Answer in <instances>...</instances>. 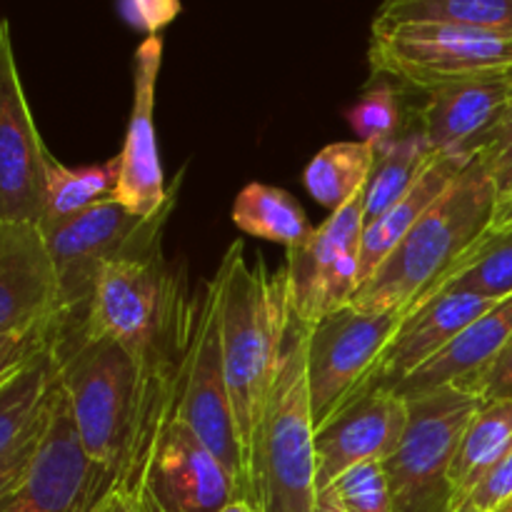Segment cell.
Wrapping results in <instances>:
<instances>
[{
  "label": "cell",
  "mask_w": 512,
  "mask_h": 512,
  "mask_svg": "<svg viewBox=\"0 0 512 512\" xmlns=\"http://www.w3.org/2000/svg\"><path fill=\"white\" fill-rule=\"evenodd\" d=\"M375 150L363 140L325 145L313 155L303 173V183L308 193L323 208L340 210L358 193H363L365 183L373 170Z\"/></svg>",
  "instance_id": "obj_28"
},
{
  "label": "cell",
  "mask_w": 512,
  "mask_h": 512,
  "mask_svg": "<svg viewBox=\"0 0 512 512\" xmlns=\"http://www.w3.org/2000/svg\"><path fill=\"white\" fill-rule=\"evenodd\" d=\"M505 230H512V225H508V228H505ZM498 233H503V230H498Z\"/></svg>",
  "instance_id": "obj_43"
},
{
  "label": "cell",
  "mask_w": 512,
  "mask_h": 512,
  "mask_svg": "<svg viewBox=\"0 0 512 512\" xmlns=\"http://www.w3.org/2000/svg\"><path fill=\"white\" fill-rule=\"evenodd\" d=\"M30 365V363H28ZM10 378H13V375H10ZM3 383H5V380H3ZM3 383H0V385H3Z\"/></svg>",
  "instance_id": "obj_44"
},
{
  "label": "cell",
  "mask_w": 512,
  "mask_h": 512,
  "mask_svg": "<svg viewBox=\"0 0 512 512\" xmlns=\"http://www.w3.org/2000/svg\"><path fill=\"white\" fill-rule=\"evenodd\" d=\"M60 388L68 398L80 445L115 488L143 495L145 468L160 430L150 420L138 365L118 343L63 318L53 343Z\"/></svg>",
  "instance_id": "obj_1"
},
{
  "label": "cell",
  "mask_w": 512,
  "mask_h": 512,
  "mask_svg": "<svg viewBox=\"0 0 512 512\" xmlns=\"http://www.w3.org/2000/svg\"><path fill=\"white\" fill-rule=\"evenodd\" d=\"M220 512H260V510L255 508L253 500H248V498H235L233 503L225 505V508L220 510Z\"/></svg>",
  "instance_id": "obj_40"
},
{
  "label": "cell",
  "mask_w": 512,
  "mask_h": 512,
  "mask_svg": "<svg viewBox=\"0 0 512 512\" xmlns=\"http://www.w3.org/2000/svg\"><path fill=\"white\" fill-rule=\"evenodd\" d=\"M410 310L340 308L310 328L308 390L315 430L368 393L370 378Z\"/></svg>",
  "instance_id": "obj_10"
},
{
  "label": "cell",
  "mask_w": 512,
  "mask_h": 512,
  "mask_svg": "<svg viewBox=\"0 0 512 512\" xmlns=\"http://www.w3.org/2000/svg\"><path fill=\"white\" fill-rule=\"evenodd\" d=\"M483 405L458 385L408 398V428L383 460L393 512H455L450 470L465 428Z\"/></svg>",
  "instance_id": "obj_7"
},
{
  "label": "cell",
  "mask_w": 512,
  "mask_h": 512,
  "mask_svg": "<svg viewBox=\"0 0 512 512\" xmlns=\"http://www.w3.org/2000/svg\"><path fill=\"white\" fill-rule=\"evenodd\" d=\"M408 428V398L375 388L345 405L330 423L315 430V483L318 495L345 470L390 458Z\"/></svg>",
  "instance_id": "obj_15"
},
{
  "label": "cell",
  "mask_w": 512,
  "mask_h": 512,
  "mask_svg": "<svg viewBox=\"0 0 512 512\" xmlns=\"http://www.w3.org/2000/svg\"><path fill=\"white\" fill-rule=\"evenodd\" d=\"M373 78L428 90L512 70V35L443 23H373L368 45Z\"/></svg>",
  "instance_id": "obj_6"
},
{
  "label": "cell",
  "mask_w": 512,
  "mask_h": 512,
  "mask_svg": "<svg viewBox=\"0 0 512 512\" xmlns=\"http://www.w3.org/2000/svg\"><path fill=\"white\" fill-rule=\"evenodd\" d=\"M445 293H468L493 300L512 295V230H485L423 300Z\"/></svg>",
  "instance_id": "obj_26"
},
{
  "label": "cell",
  "mask_w": 512,
  "mask_h": 512,
  "mask_svg": "<svg viewBox=\"0 0 512 512\" xmlns=\"http://www.w3.org/2000/svg\"><path fill=\"white\" fill-rule=\"evenodd\" d=\"M458 388L475 393L478 398H483L485 403H490V400L512 398V340L505 345V350L493 360V363H488L480 373L470 375L468 380L458 383Z\"/></svg>",
  "instance_id": "obj_35"
},
{
  "label": "cell",
  "mask_w": 512,
  "mask_h": 512,
  "mask_svg": "<svg viewBox=\"0 0 512 512\" xmlns=\"http://www.w3.org/2000/svg\"><path fill=\"white\" fill-rule=\"evenodd\" d=\"M120 178V158L105 160L100 165L68 168L50 158L48 188H45V208L38 225L55 223L80 210L95 208L103 203H115Z\"/></svg>",
  "instance_id": "obj_29"
},
{
  "label": "cell",
  "mask_w": 512,
  "mask_h": 512,
  "mask_svg": "<svg viewBox=\"0 0 512 512\" xmlns=\"http://www.w3.org/2000/svg\"><path fill=\"white\" fill-rule=\"evenodd\" d=\"M493 512H512V495H510L508 500H505L503 505H498V508H495Z\"/></svg>",
  "instance_id": "obj_42"
},
{
  "label": "cell",
  "mask_w": 512,
  "mask_h": 512,
  "mask_svg": "<svg viewBox=\"0 0 512 512\" xmlns=\"http://www.w3.org/2000/svg\"><path fill=\"white\" fill-rule=\"evenodd\" d=\"M178 195L158 215L140 218L120 203L80 210L55 223L38 225L58 280L60 318H80L90 305L100 270L120 258H145L160 250V233Z\"/></svg>",
  "instance_id": "obj_8"
},
{
  "label": "cell",
  "mask_w": 512,
  "mask_h": 512,
  "mask_svg": "<svg viewBox=\"0 0 512 512\" xmlns=\"http://www.w3.org/2000/svg\"><path fill=\"white\" fill-rule=\"evenodd\" d=\"M310 325L290 310L278 373L255 435L250 500L260 512H315V423L308 390Z\"/></svg>",
  "instance_id": "obj_5"
},
{
  "label": "cell",
  "mask_w": 512,
  "mask_h": 512,
  "mask_svg": "<svg viewBox=\"0 0 512 512\" xmlns=\"http://www.w3.org/2000/svg\"><path fill=\"white\" fill-rule=\"evenodd\" d=\"M163 63V38L148 35L135 50L133 70V108H130L125 143L120 150V178L115 203L133 215L150 218L168 205L163 168H160L158 145H155V83Z\"/></svg>",
  "instance_id": "obj_16"
},
{
  "label": "cell",
  "mask_w": 512,
  "mask_h": 512,
  "mask_svg": "<svg viewBox=\"0 0 512 512\" xmlns=\"http://www.w3.org/2000/svg\"><path fill=\"white\" fill-rule=\"evenodd\" d=\"M458 512H470V510H458Z\"/></svg>",
  "instance_id": "obj_45"
},
{
  "label": "cell",
  "mask_w": 512,
  "mask_h": 512,
  "mask_svg": "<svg viewBox=\"0 0 512 512\" xmlns=\"http://www.w3.org/2000/svg\"><path fill=\"white\" fill-rule=\"evenodd\" d=\"M53 403V400H50ZM48 415H50V405L45 410L43 418L35 423V428L25 435L20 443H15L8 453L0 455V505L10 498V495L18 490V485L23 483L25 473H28L30 463L35 458V450H38L40 438H43V430L45 423H48Z\"/></svg>",
  "instance_id": "obj_34"
},
{
  "label": "cell",
  "mask_w": 512,
  "mask_h": 512,
  "mask_svg": "<svg viewBox=\"0 0 512 512\" xmlns=\"http://www.w3.org/2000/svg\"><path fill=\"white\" fill-rule=\"evenodd\" d=\"M510 98L512 70L428 90L415 118L433 153L473 160Z\"/></svg>",
  "instance_id": "obj_17"
},
{
  "label": "cell",
  "mask_w": 512,
  "mask_h": 512,
  "mask_svg": "<svg viewBox=\"0 0 512 512\" xmlns=\"http://www.w3.org/2000/svg\"><path fill=\"white\" fill-rule=\"evenodd\" d=\"M473 160L460 158V155L435 153L433 160H430V163L425 165L423 173H420V178L413 183V188H410L398 203L390 205L378 220L365 225L363 248H360V285L375 273V268L388 258L390 250L408 235V230L423 218L425 210L453 185V180L458 178Z\"/></svg>",
  "instance_id": "obj_21"
},
{
  "label": "cell",
  "mask_w": 512,
  "mask_h": 512,
  "mask_svg": "<svg viewBox=\"0 0 512 512\" xmlns=\"http://www.w3.org/2000/svg\"><path fill=\"white\" fill-rule=\"evenodd\" d=\"M475 160L490 175V180L498 188L500 200L508 198L512 193V98L505 105L503 115L498 118L495 128L485 138L483 148L478 150Z\"/></svg>",
  "instance_id": "obj_33"
},
{
  "label": "cell",
  "mask_w": 512,
  "mask_h": 512,
  "mask_svg": "<svg viewBox=\"0 0 512 512\" xmlns=\"http://www.w3.org/2000/svg\"><path fill=\"white\" fill-rule=\"evenodd\" d=\"M512 445V398L490 400L475 413L465 428L455 453L450 483H453V510L458 512L480 480Z\"/></svg>",
  "instance_id": "obj_22"
},
{
  "label": "cell",
  "mask_w": 512,
  "mask_h": 512,
  "mask_svg": "<svg viewBox=\"0 0 512 512\" xmlns=\"http://www.w3.org/2000/svg\"><path fill=\"white\" fill-rule=\"evenodd\" d=\"M130 8L140 28L148 30V35H160L165 25L178 18L183 3L180 0H130Z\"/></svg>",
  "instance_id": "obj_37"
},
{
  "label": "cell",
  "mask_w": 512,
  "mask_h": 512,
  "mask_svg": "<svg viewBox=\"0 0 512 512\" xmlns=\"http://www.w3.org/2000/svg\"><path fill=\"white\" fill-rule=\"evenodd\" d=\"M512 495V445L508 453L490 468V473L480 480L478 488L470 493L465 505L460 510L470 512H493L498 505H503Z\"/></svg>",
  "instance_id": "obj_36"
},
{
  "label": "cell",
  "mask_w": 512,
  "mask_h": 512,
  "mask_svg": "<svg viewBox=\"0 0 512 512\" xmlns=\"http://www.w3.org/2000/svg\"><path fill=\"white\" fill-rule=\"evenodd\" d=\"M223 368L250 500L255 435L278 373L290 320L288 273L270 270L265 260L248 263L243 240L225 250L218 265Z\"/></svg>",
  "instance_id": "obj_3"
},
{
  "label": "cell",
  "mask_w": 512,
  "mask_h": 512,
  "mask_svg": "<svg viewBox=\"0 0 512 512\" xmlns=\"http://www.w3.org/2000/svg\"><path fill=\"white\" fill-rule=\"evenodd\" d=\"M373 23H443L512 35V0H383Z\"/></svg>",
  "instance_id": "obj_27"
},
{
  "label": "cell",
  "mask_w": 512,
  "mask_h": 512,
  "mask_svg": "<svg viewBox=\"0 0 512 512\" xmlns=\"http://www.w3.org/2000/svg\"><path fill=\"white\" fill-rule=\"evenodd\" d=\"M220 278L218 273L193 298L190 338L180 365L173 418L183 420L195 438L225 465L245 498V470L230 408L220 338Z\"/></svg>",
  "instance_id": "obj_9"
},
{
  "label": "cell",
  "mask_w": 512,
  "mask_h": 512,
  "mask_svg": "<svg viewBox=\"0 0 512 512\" xmlns=\"http://www.w3.org/2000/svg\"><path fill=\"white\" fill-rule=\"evenodd\" d=\"M50 158L25 98L10 23L0 18V223H40Z\"/></svg>",
  "instance_id": "obj_13"
},
{
  "label": "cell",
  "mask_w": 512,
  "mask_h": 512,
  "mask_svg": "<svg viewBox=\"0 0 512 512\" xmlns=\"http://www.w3.org/2000/svg\"><path fill=\"white\" fill-rule=\"evenodd\" d=\"M143 495L155 512H220L240 488L193 430L170 418L145 468Z\"/></svg>",
  "instance_id": "obj_14"
},
{
  "label": "cell",
  "mask_w": 512,
  "mask_h": 512,
  "mask_svg": "<svg viewBox=\"0 0 512 512\" xmlns=\"http://www.w3.org/2000/svg\"><path fill=\"white\" fill-rule=\"evenodd\" d=\"M345 118L353 133L373 150H383L410 125L398 83L385 78H375V83L345 110Z\"/></svg>",
  "instance_id": "obj_30"
},
{
  "label": "cell",
  "mask_w": 512,
  "mask_h": 512,
  "mask_svg": "<svg viewBox=\"0 0 512 512\" xmlns=\"http://www.w3.org/2000/svg\"><path fill=\"white\" fill-rule=\"evenodd\" d=\"M365 233L363 193L335 210L298 248L288 250L290 310L313 328L325 315L348 308L360 280V248Z\"/></svg>",
  "instance_id": "obj_11"
},
{
  "label": "cell",
  "mask_w": 512,
  "mask_h": 512,
  "mask_svg": "<svg viewBox=\"0 0 512 512\" xmlns=\"http://www.w3.org/2000/svg\"><path fill=\"white\" fill-rule=\"evenodd\" d=\"M512 340V295L470 323L448 348L440 350L430 363L415 370L393 393L400 398H418L445 385H458L470 375L493 363Z\"/></svg>",
  "instance_id": "obj_20"
},
{
  "label": "cell",
  "mask_w": 512,
  "mask_h": 512,
  "mask_svg": "<svg viewBox=\"0 0 512 512\" xmlns=\"http://www.w3.org/2000/svg\"><path fill=\"white\" fill-rule=\"evenodd\" d=\"M60 318L48 320V323L33 325L20 333L0 335V383L23 370L25 365L33 363L38 355H43L58 335Z\"/></svg>",
  "instance_id": "obj_32"
},
{
  "label": "cell",
  "mask_w": 512,
  "mask_h": 512,
  "mask_svg": "<svg viewBox=\"0 0 512 512\" xmlns=\"http://www.w3.org/2000/svg\"><path fill=\"white\" fill-rule=\"evenodd\" d=\"M320 495H325L340 512H393L388 478L378 460L345 470Z\"/></svg>",
  "instance_id": "obj_31"
},
{
  "label": "cell",
  "mask_w": 512,
  "mask_h": 512,
  "mask_svg": "<svg viewBox=\"0 0 512 512\" xmlns=\"http://www.w3.org/2000/svg\"><path fill=\"white\" fill-rule=\"evenodd\" d=\"M60 318L58 280L35 223H0V335Z\"/></svg>",
  "instance_id": "obj_18"
},
{
  "label": "cell",
  "mask_w": 512,
  "mask_h": 512,
  "mask_svg": "<svg viewBox=\"0 0 512 512\" xmlns=\"http://www.w3.org/2000/svg\"><path fill=\"white\" fill-rule=\"evenodd\" d=\"M193 300L163 253L120 258L100 270L78 323L85 333L118 343L138 365L150 420L158 430L173 418L180 365L190 338Z\"/></svg>",
  "instance_id": "obj_2"
},
{
  "label": "cell",
  "mask_w": 512,
  "mask_h": 512,
  "mask_svg": "<svg viewBox=\"0 0 512 512\" xmlns=\"http://www.w3.org/2000/svg\"><path fill=\"white\" fill-rule=\"evenodd\" d=\"M315 512H340V510L335 508V505L330 503L325 495H318V505H315Z\"/></svg>",
  "instance_id": "obj_41"
},
{
  "label": "cell",
  "mask_w": 512,
  "mask_h": 512,
  "mask_svg": "<svg viewBox=\"0 0 512 512\" xmlns=\"http://www.w3.org/2000/svg\"><path fill=\"white\" fill-rule=\"evenodd\" d=\"M508 225H512V193L508 195V198L498 200V208H495L490 230H505Z\"/></svg>",
  "instance_id": "obj_39"
},
{
  "label": "cell",
  "mask_w": 512,
  "mask_h": 512,
  "mask_svg": "<svg viewBox=\"0 0 512 512\" xmlns=\"http://www.w3.org/2000/svg\"><path fill=\"white\" fill-rule=\"evenodd\" d=\"M0 508H3V505H0Z\"/></svg>",
  "instance_id": "obj_46"
},
{
  "label": "cell",
  "mask_w": 512,
  "mask_h": 512,
  "mask_svg": "<svg viewBox=\"0 0 512 512\" xmlns=\"http://www.w3.org/2000/svg\"><path fill=\"white\" fill-rule=\"evenodd\" d=\"M498 200L495 183L473 160L355 290L350 308L360 313L413 310L490 228Z\"/></svg>",
  "instance_id": "obj_4"
},
{
  "label": "cell",
  "mask_w": 512,
  "mask_h": 512,
  "mask_svg": "<svg viewBox=\"0 0 512 512\" xmlns=\"http://www.w3.org/2000/svg\"><path fill=\"white\" fill-rule=\"evenodd\" d=\"M95 512H155L145 495H130L125 490L113 488L98 503Z\"/></svg>",
  "instance_id": "obj_38"
},
{
  "label": "cell",
  "mask_w": 512,
  "mask_h": 512,
  "mask_svg": "<svg viewBox=\"0 0 512 512\" xmlns=\"http://www.w3.org/2000/svg\"><path fill=\"white\" fill-rule=\"evenodd\" d=\"M433 148L428 145L423 128H420L418 118L398 135L390 145L383 150H375L373 170L363 188V208H365V225L378 220L385 210L393 203H398L425 165L433 160Z\"/></svg>",
  "instance_id": "obj_23"
},
{
  "label": "cell",
  "mask_w": 512,
  "mask_h": 512,
  "mask_svg": "<svg viewBox=\"0 0 512 512\" xmlns=\"http://www.w3.org/2000/svg\"><path fill=\"white\" fill-rule=\"evenodd\" d=\"M500 300L480 298L468 293H445L423 300L405 315L403 325L395 333L393 343L388 345L380 358L373 378H370L368 393L375 388L395 390L408 375L423 368L443 348H448L470 323L488 313Z\"/></svg>",
  "instance_id": "obj_19"
},
{
  "label": "cell",
  "mask_w": 512,
  "mask_h": 512,
  "mask_svg": "<svg viewBox=\"0 0 512 512\" xmlns=\"http://www.w3.org/2000/svg\"><path fill=\"white\" fill-rule=\"evenodd\" d=\"M233 223L253 238L298 248L313 235L303 205L283 188L265 183H250L233 203Z\"/></svg>",
  "instance_id": "obj_25"
},
{
  "label": "cell",
  "mask_w": 512,
  "mask_h": 512,
  "mask_svg": "<svg viewBox=\"0 0 512 512\" xmlns=\"http://www.w3.org/2000/svg\"><path fill=\"white\" fill-rule=\"evenodd\" d=\"M113 488V480L95 470L85 455L58 383L33 463L0 512H95Z\"/></svg>",
  "instance_id": "obj_12"
},
{
  "label": "cell",
  "mask_w": 512,
  "mask_h": 512,
  "mask_svg": "<svg viewBox=\"0 0 512 512\" xmlns=\"http://www.w3.org/2000/svg\"><path fill=\"white\" fill-rule=\"evenodd\" d=\"M58 383V360L50 345L43 355L0 385V455L35 428L48 410Z\"/></svg>",
  "instance_id": "obj_24"
}]
</instances>
